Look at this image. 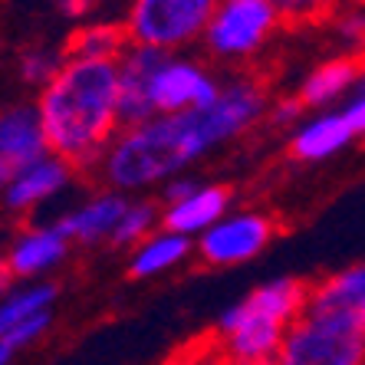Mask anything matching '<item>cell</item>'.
<instances>
[{"label":"cell","instance_id":"obj_1","mask_svg":"<svg viewBox=\"0 0 365 365\" xmlns=\"http://www.w3.org/2000/svg\"><path fill=\"white\" fill-rule=\"evenodd\" d=\"M270 102V79L254 69H240L224 79L221 93L207 109L122 125L96 165L93 181L132 197L158 195L168 181L191 175V168L207 155L240 142L260 122H267Z\"/></svg>","mask_w":365,"mask_h":365},{"label":"cell","instance_id":"obj_2","mask_svg":"<svg viewBox=\"0 0 365 365\" xmlns=\"http://www.w3.org/2000/svg\"><path fill=\"white\" fill-rule=\"evenodd\" d=\"M34 102L50 152L66 158L83 178H93L106 148L122 132L119 60L66 56L63 69Z\"/></svg>","mask_w":365,"mask_h":365},{"label":"cell","instance_id":"obj_3","mask_svg":"<svg viewBox=\"0 0 365 365\" xmlns=\"http://www.w3.org/2000/svg\"><path fill=\"white\" fill-rule=\"evenodd\" d=\"M313 283L303 277H270L224 306L211 336L230 365H273L287 329L309 306Z\"/></svg>","mask_w":365,"mask_h":365},{"label":"cell","instance_id":"obj_4","mask_svg":"<svg viewBox=\"0 0 365 365\" xmlns=\"http://www.w3.org/2000/svg\"><path fill=\"white\" fill-rule=\"evenodd\" d=\"M273 365H365V329L352 313L309 303L287 329Z\"/></svg>","mask_w":365,"mask_h":365},{"label":"cell","instance_id":"obj_5","mask_svg":"<svg viewBox=\"0 0 365 365\" xmlns=\"http://www.w3.org/2000/svg\"><path fill=\"white\" fill-rule=\"evenodd\" d=\"M280 30L283 20L270 0H224L204 30L201 50L217 66L247 69L270 50Z\"/></svg>","mask_w":365,"mask_h":365},{"label":"cell","instance_id":"obj_6","mask_svg":"<svg viewBox=\"0 0 365 365\" xmlns=\"http://www.w3.org/2000/svg\"><path fill=\"white\" fill-rule=\"evenodd\" d=\"M224 0H128L125 36L138 46H155L162 53H181L201 43L214 10Z\"/></svg>","mask_w":365,"mask_h":365},{"label":"cell","instance_id":"obj_7","mask_svg":"<svg viewBox=\"0 0 365 365\" xmlns=\"http://www.w3.org/2000/svg\"><path fill=\"white\" fill-rule=\"evenodd\" d=\"M280 234L277 214L267 207H234L211 230L195 240V260L211 270H234L254 264Z\"/></svg>","mask_w":365,"mask_h":365},{"label":"cell","instance_id":"obj_8","mask_svg":"<svg viewBox=\"0 0 365 365\" xmlns=\"http://www.w3.org/2000/svg\"><path fill=\"white\" fill-rule=\"evenodd\" d=\"M224 79L214 73L211 63L185 56V53H165L158 69L152 76V112L155 115H191V112L207 109Z\"/></svg>","mask_w":365,"mask_h":365},{"label":"cell","instance_id":"obj_9","mask_svg":"<svg viewBox=\"0 0 365 365\" xmlns=\"http://www.w3.org/2000/svg\"><path fill=\"white\" fill-rule=\"evenodd\" d=\"M73 254V240L56 221H34L10 237L7 250L0 254V264L14 283L53 280V273L63 270Z\"/></svg>","mask_w":365,"mask_h":365},{"label":"cell","instance_id":"obj_10","mask_svg":"<svg viewBox=\"0 0 365 365\" xmlns=\"http://www.w3.org/2000/svg\"><path fill=\"white\" fill-rule=\"evenodd\" d=\"M79 181H83V175H79L66 158L50 152L46 158H40V162L26 165L24 171H17L7 185L0 187V207H4V214H10V217H30V214H36L40 207H46V204L60 201Z\"/></svg>","mask_w":365,"mask_h":365},{"label":"cell","instance_id":"obj_11","mask_svg":"<svg viewBox=\"0 0 365 365\" xmlns=\"http://www.w3.org/2000/svg\"><path fill=\"white\" fill-rule=\"evenodd\" d=\"M128 204H132V195L96 185L89 195L76 197L69 204L66 211L56 217V224L66 230L73 247H86V250L112 247V237H115V230H119L122 217H125Z\"/></svg>","mask_w":365,"mask_h":365},{"label":"cell","instance_id":"obj_12","mask_svg":"<svg viewBox=\"0 0 365 365\" xmlns=\"http://www.w3.org/2000/svg\"><path fill=\"white\" fill-rule=\"evenodd\" d=\"M50 155L36 102H14L0 109V187L17 171Z\"/></svg>","mask_w":365,"mask_h":365},{"label":"cell","instance_id":"obj_13","mask_svg":"<svg viewBox=\"0 0 365 365\" xmlns=\"http://www.w3.org/2000/svg\"><path fill=\"white\" fill-rule=\"evenodd\" d=\"M352 142H359V135L342 115V109H323L309 112L287 135V155L297 165H323L346 152Z\"/></svg>","mask_w":365,"mask_h":365},{"label":"cell","instance_id":"obj_14","mask_svg":"<svg viewBox=\"0 0 365 365\" xmlns=\"http://www.w3.org/2000/svg\"><path fill=\"white\" fill-rule=\"evenodd\" d=\"M230 211H234V187L227 181L201 178L191 195L162 204V227L197 240L204 230H211Z\"/></svg>","mask_w":365,"mask_h":365},{"label":"cell","instance_id":"obj_15","mask_svg":"<svg viewBox=\"0 0 365 365\" xmlns=\"http://www.w3.org/2000/svg\"><path fill=\"white\" fill-rule=\"evenodd\" d=\"M362 69L365 60L359 56H329V60L316 63L297 86V99L303 102L306 112H323V109H336V102H346L349 96L359 89L362 83Z\"/></svg>","mask_w":365,"mask_h":365},{"label":"cell","instance_id":"obj_16","mask_svg":"<svg viewBox=\"0 0 365 365\" xmlns=\"http://www.w3.org/2000/svg\"><path fill=\"white\" fill-rule=\"evenodd\" d=\"M191 260H195V240L185 237V234H175L168 227H158L142 244L128 250L125 273L138 283H148V280H162V277H168L175 270H185Z\"/></svg>","mask_w":365,"mask_h":365},{"label":"cell","instance_id":"obj_17","mask_svg":"<svg viewBox=\"0 0 365 365\" xmlns=\"http://www.w3.org/2000/svg\"><path fill=\"white\" fill-rule=\"evenodd\" d=\"M165 53L155 46H138L128 43L119 56V96H122V125H138V122L155 119L152 112V76Z\"/></svg>","mask_w":365,"mask_h":365},{"label":"cell","instance_id":"obj_18","mask_svg":"<svg viewBox=\"0 0 365 365\" xmlns=\"http://www.w3.org/2000/svg\"><path fill=\"white\" fill-rule=\"evenodd\" d=\"M60 299V283L56 280H36V283H14L0 297V339L14 326L26 323L40 313H53Z\"/></svg>","mask_w":365,"mask_h":365},{"label":"cell","instance_id":"obj_19","mask_svg":"<svg viewBox=\"0 0 365 365\" xmlns=\"http://www.w3.org/2000/svg\"><path fill=\"white\" fill-rule=\"evenodd\" d=\"M309 303L329 306V309H342V313L356 316L365 303V260L362 264H349L339 270L326 273L319 280H313V293Z\"/></svg>","mask_w":365,"mask_h":365},{"label":"cell","instance_id":"obj_20","mask_svg":"<svg viewBox=\"0 0 365 365\" xmlns=\"http://www.w3.org/2000/svg\"><path fill=\"white\" fill-rule=\"evenodd\" d=\"M128 46L125 26L112 20H96V24H79L69 40L63 43L66 56L76 60H119Z\"/></svg>","mask_w":365,"mask_h":365},{"label":"cell","instance_id":"obj_21","mask_svg":"<svg viewBox=\"0 0 365 365\" xmlns=\"http://www.w3.org/2000/svg\"><path fill=\"white\" fill-rule=\"evenodd\" d=\"M162 227V204H158V197L152 195H138L132 197V204H128L125 217H122L119 230H115V237H112V250H132L135 244H142L148 234H155V230Z\"/></svg>","mask_w":365,"mask_h":365},{"label":"cell","instance_id":"obj_22","mask_svg":"<svg viewBox=\"0 0 365 365\" xmlns=\"http://www.w3.org/2000/svg\"><path fill=\"white\" fill-rule=\"evenodd\" d=\"M63 63H66V50L63 46H43V43L26 46L17 56V79L40 93L43 86H50V79L63 69Z\"/></svg>","mask_w":365,"mask_h":365},{"label":"cell","instance_id":"obj_23","mask_svg":"<svg viewBox=\"0 0 365 365\" xmlns=\"http://www.w3.org/2000/svg\"><path fill=\"white\" fill-rule=\"evenodd\" d=\"M283 26H319L339 14L342 0H270Z\"/></svg>","mask_w":365,"mask_h":365},{"label":"cell","instance_id":"obj_24","mask_svg":"<svg viewBox=\"0 0 365 365\" xmlns=\"http://www.w3.org/2000/svg\"><path fill=\"white\" fill-rule=\"evenodd\" d=\"M329 30L342 53L365 60V7H339V14L329 20Z\"/></svg>","mask_w":365,"mask_h":365},{"label":"cell","instance_id":"obj_25","mask_svg":"<svg viewBox=\"0 0 365 365\" xmlns=\"http://www.w3.org/2000/svg\"><path fill=\"white\" fill-rule=\"evenodd\" d=\"M162 365H230V362L224 359V352L217 349L214 336L207 332V336H195V339H187L185 346H178Z\"/></svg>","mask_w":365,"mask_h":365},{"label":"cell","instance_id":"obj_26","mask_svg":"<svg viewBox=\"0 0 365 365\" xmlns=\"http://www.w3.org/2000/svg\"><path fill=\"white\" fill-rule=\"evenodd\" d=\"M50 329H53V313H40V316H34V319H26V323L14 326L0 342H7L14 352H24V349L40 346Z\"/></svg>","mask_w":365,"mask_h":365},{"label":"cell","instance_id":"obj_27","mask_svg":"<svg viewBox=\"0 0 365 365\" xmlns=\"http://www.w3.org/2000/svg\"><path fill=\"white\" fill-rule=\"evenodd\" d=\"M306 115H309V112L303 109V102L297 99V93L293 96H273L270 112H267V122H270L273 128H289V132H293Z\"/></svg>","mask_w":365,"mask_h":365},{"label":"cell","instance_id":"obj_28","mask_svg":"<svg viewBox=\"0 0 365 365\" xmlns=\"http://www.w3.org/2000/svg\"><path fill=\"white\" fill-rule=\"evenodd\" d=\"M342 115L349 119V125L356 128V135L365 138V86H359L356 93L342 102Z\"/></svg>","mask_w":365,"mask_h":365},{"label":"cell","instance_id":"obj_29","mask_svg":"<svg viewBox=\"0 0 365 365\" xmlns=\"http://www.w3.org/2000/svg\"><path fill=\"white\" fill-rule=\"evenodd\" d=\"M56 7H60L63 17H69V20H76L79 24V20H86L96 7H99V0H56Z\"/></svg>","mask_w":365,"mask_h":365},{"label":"cell","instance_id":"obj_30","mask_svg":"<svg viewBox=\"0 0 365 365\" xmlns=\"http://www.w3.org/2000/svg\"><path fill=\"white\" fill-rule=\"evenodd\" d=\"M14 356H17V352H14L7 342H0V365H10L14 362Z\"/></svg>","mask_w":365,"mask_h":365},{"label":"cell","instance_id":"obj_31","mask_svg":"<svg viewBox=\"0 0 365 365\" xmlns=\"http://www.w3.org/2000/svg\"><path fill=\"white\" fill-rule=\"evenodd\" d=\"M10 287H14V280H10L7 270H4V264H0V297H4V293H7Z\"/></svg>","mask_w":365,"mask_h":365},{"label":"cell","instance_id":"obj_32","mask_svg":"<svg viewBox=\"0 0 365 365\" xmlns=\"http://www.w3.org/2000/svg\"><path fill=\"white\" fill-rule=\"evenodd\" d=\"M342 7H365V0H342Z\"/></svg>","mask_w":365,"mask_h":365},{"label":"cell","instance_id":"obj_33","mask_svg":"<svg viewBox=\"0 0 365 365\" xmlns=\"http://www.w3.org/2000/svg\"><path fill=\"white\" fill-rule=\"evenodd\" d=\"M356 319H359V326H362V329H365V303H362V309H359V313H356Z\"/></svg>","mask_w":365,"mask_h":365},{"label":"cell","instance_id":"obj_34","mask_svg":"<svg viewBox=\"0 0 365 365\" xmlns=\"http://www.w3.org/2000/svg\"><path fill=\"white\" fill-rule=\"evenodd\" d=\"M359 86H365V69H362V83H359Z\"/></svg>","mask_w":365,"mask_h":365}]
</instances>
